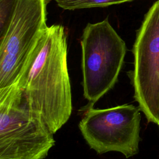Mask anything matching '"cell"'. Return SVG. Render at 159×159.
Here are the masks:
<instances>
[{"instance_id": "1", "label": "cell", "mask_w": 159, "mask_h": 159, "mask_svg": "<svg viewBox=\"0 0 159 159\" xmlns=\"http://www.w3.org/2000/svg\"><path fill=\"white\" fill-rule=\"evenodd\" d=\"M66 39L62 25L47 27L16 81L53 134L68 122L72 112Z\"/></svg>"}, {"instance_id": "2", "label": "cell", "mask_w": 159, "mask_h": 159, "mask_svg": "<svg viewBox=\"0 0 159 159\" xmlns=\"http://www.w3.org/2000/svg\"><path fill=\"white\" fill-rule=\"evenodd\" d=\"M55 144L17 83L0 89V159H45Z\"/></svg>"}, {"instance_id": "3", "label": "cell", "mask_w": 159, "mask_h": 159, "mask_svg": "<svg viewBox=\"0 0 159 159\" xmlns=\"http://www.w3.org/2000/svg\"><path fill=\"white\" fill-rule=\"evenodd\" d=\"M81 47L83 95L93 106L117 82L127 48L107 18L86 25Z\"/></svg>"}, {"instance_id": "4", "label": "cell", "mask_w": 159, "mask_h": 159, "mask_svg": "<svg viewBox=\"0 0 159 159\" xmlns=\"http://www.w3.org/2000/svg\"><path fill=\"white\" fill-rule=\"evenodd\" d=\"M140 111L131 104L106 109L91 106L78 127L88 145L98 154L117 152L129 158L139 151Z\"/></svg>"}, {"instance_id": "5", "label": "cell", "mask_w": 159, "mask_h": 159, "mask_svg": "<svg viewBox=\"0 0 159 159\" xmlns=\"http://www.w3.org/2000/svg\"><path fill=\"white\" fill-rule=\"evenodd\" d=\"M47 0H17L9 25L0 37V89L18 79L47 25Z\"/></svg>"}, {"instance_id": "6", "label": "cell", "mask_w": 159, "mask_h": 159, "mask_svg": "<svg viewBox=\"0 0 159 159\" xmlns=\"http://www.w3.org/2000/svg\"><path fill=\"white\" fill-rule=\"evenodd\" d=\"M134 98L149 122L159 124V0L145 15L133 50Z\"/></svg>"}, {"instance_id": "7", "label": "cell", "mask_w": 159, "mask_h": 159, "mask_svg": "<svg viewBox=\"0 0 159 159\" xmlns=\"http://www.w3.org/2000/svg\"><path fill=\"white\" fill-rule=\"evenodd\" d=\"M132 1L134 0H55L60 7L65 10L71 11L85 8L106 7Z\"/></svg>"}, {"instance_id": "8", "label": "cell", "mask_w": 159, "mask_h": 159, "mask_svg": "<svg viewBox=\"0 0 159 159\" xmlns=\"http://www.w3.org/2000/svg\"><path fill=\"white\" fill-rule=\"evenodd\" d=\"M17 0H0V37L5 33L13 14Z\"/></svg>"}, {"instance_id": "9", "label": "cell", "mask_w": 159, "mask_h": 159, "mask_svg": "<svg viewBox=\"0 0 159 159\" xmlns=\"http://www.w3.org/2000/svg\"><path fill=\"white\" fill-rule=\"evenodd\" d=\"M158 126H159V124H158Z\"/></svg>"}]
</instances>
